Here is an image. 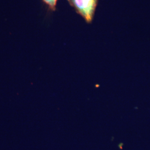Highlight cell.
Listing matches in <instances>:
<instances>
[{
	"label": "cell",
	"mask_w": 150,
	"mask_h": 150,
	"mask_svg": "<svg viewBox=\"0 0 150 150\" xmlns=\"http://www.w3.org/2000/svg\"><path fill=\"white\" fill-rule=\"evenodd\" d=\"M76 12L87 23L92 21L98 4V0H67Z\"/></svg>",
	"instance_id": "6da1fadb"
},
{
	"label": "cell",
	"mask_w": 150,
	"mask_h": 150,
	"mask_svg": "<svg viewBox=\"0 0 150 150\" xmlns=\"http://www.w3.org/2000/svg\"><path fill=\"white\" fill-rule=\"evenodd\" d=\"M42 1L48 6L50 10L54 11L56 10L57 0H42Z\"/></svg>",
	"instance_id": "7a4b0ae2"
}]
</instances>
